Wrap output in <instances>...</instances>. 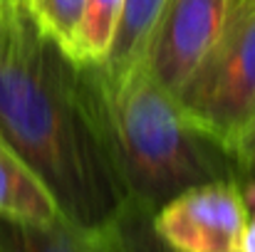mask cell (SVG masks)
Here are the masks:
<instances>
[{
    "label": "cell",
    "instance_id": "6da1fadb",
    "mask_svg": "<svg viewBox=\"0 0 255 252\" xmlns=\"http://www.w3.org/2000/svg\"><path fill=\"white\" fill-rule=\"evenodd\" d=\"M0 136L45 183L65 220L99 230L127 203L94 131L80 65L30 7H0Z\"/></svg>",
    "mask_w": 255,
    "mask_h": 252
},
{
    "label": "cell",
    "instance_id": "7a4b0ae2",
    "mask_svg": "<svg viewBox=\"0 0 255 252\" xmlns=\"http://www.w3.org/2000/svg\"><path fill=\"white\" fill-rule=\"evenodd\" d=\"M87 109L127 200L156 213L166 200L208 180H238L236 161L203 134L146 62L122 72L80 65Z\"/></svg>",
    "mask_w": 255,
    "mask_h": 252
},
{
    "label": "cell",
    "instance_id": "3957f363",
    "mask_svg": "<svg viewBox=\"0 0 255 252\" xmlns=\"http://www.w3.org/2000/svg\"><path fill=\"white\" fill-rule=\"evenodd\" d=\"M176 99L186 116L236 161L255 119V12L226 25Z\"/></svg>",
    "mask_w": 255,
    "mask_h": 252
},
{
    "label": "cell",
    "instance_id": "277c9868",
    "mask_svg": "<svg viewBox=\"0 0 255 252\" xmlns=\"http://www.w3.org/2000/svg\"><path fill=\"white\" fill-rule=\"evenodd\" d=\"M151 223L176 252H241L248 205L238 180H208L166 200Z\"/></svg>",
    "mask_w": 255,
    "mask_h": 252
},
{
    "label": "cell",
    "instance_id": "5b68a950",
    "mask_svg": "<svg viewBox=\"0 0 255 252\" xmlns=\"http://www.w3.org/2000/svg\"><path fill=\"white\" fill-rule=\"evenodd\" d=\"M226 30V0H166L144 62L173 96L208 57Z\"/></svg>",
    "mask_w": 255,
    "mask_h": 252
},
{
    "label": "cell",
    "instance_id": "8992f818",
    "mask_svg": "<svg viewBox=\"0 0 255 252\" xmlns=\"http://www.w3.org/2000/svg\"><path fill=\"white\" fill-rule=\"evenodd\" d=\"M0 252H114L104 230H87L65 218L25 223L0 218Z\"/></svg>",
    "mask_w": 255,
    "mask_h": 252
},
{
    "label": "cell",
    "instance_id": "52a82bcc",
    "mask_svg": "<svg viewBox=\"0 0 255 252\" xmlns=\"http://www.w3.org/2000/svg\"><path fill=\"white\" fill-rule=\"evenodd\" d=\"M0 218L52 223L62 218L45 183L0 136Z\"/></svg>",
    "mask_w": 255,
    "mask_h": 252
},
{
    "label": "cell",
    "instance_id": "ba28073f",
    "mask_svg": "<svg viewBox=\"0 0 255 252\" xmlns=\"http://www.w3.org/2000/svg\"><path fill=\"white\" fill-rule=\"evenodd\" d=\"M164 2L166 0H124L114 40L102 67L112 72H122L134 62L144 60L149 37L164 10Z\"/></svg>",
    "mask_w": 255,
    "mask_h": 252
},
{
    "label": "cell",
    "instance_id": "9c48e42d",
    "mask_svg": "<svg viewBox=\"0 0 255 252\" xmlns=\"http://www.w3.org/2000/svg\"><path fill=\"white\" fill-rule=\"evenodd\" d=\"M124 0H85L82 22L75 37L72 62L102 65L112 47Z\"/></svg>",
    "mask_w": 255,
    "mask_h": 252
},
{
    "label": "cell",
    "instance_id": "30bf717a",
    "mask_svg": "<svg viewBox=\"0 0 255 252\" xmlns=\"http://www.w3.org/2000/svg\"><path fill=\"white\" fill-rule=\"evenodd\" d=\"M151 210L127 200L122 210L102 228L114 252H176L154 230Z\"/></svg>",
    "mask_w": 255,
    "mask_h": 252
},
{
    "label": "cell",
    "instance_id": "8fae6325",
    "mask_svg": "<svg viewBox=\"0 0 255 252\" xmlns=\"http://www.w3.org/2000/svg\"><path fill=\"white\" fill-rule=\"evenodd\" d=\"M30 10L37 25L72 60L75 37L82 22V12H85V0H30Z\"/></svg>",
    "mask_w": 255,
    "mask_h": 252
},
{
    "label": "cell",
    "instance_id": "7c38bea8",
    "mask_svg": "<svg viewBox=\"0 0 255 252\" xmlns=\"http://www.w3.org/2000/svg\"><path fill=\"white\" fill-rule=\"evenodd\" d=\"M236 170H238V183L255 178V119L236 151Z\"/></svg>",
    "mask_w": 255,
    "mask_h": 252
},
{
    "label": "cell",
    "instance_id": "4fadbf2b",
    "mask_svg": "<svg viewBox=\"0 0 255 252\" xmlns=\"http://www.w3.org/2000/svg\"><path fill=\"white\" fill-rule=\"evenodd\" d=\"M255 12V0H226V25L238 22Z\"/></svg>",
    "mask_w": 255,
    "mask_h": 252
},
{
    "label": "cell",
    "instance_id": "5bb4252c",
    "mask_svg": "<svg viewBox=\"0 0 255 252\" xmlns=\"http://www.w3.org/2000/svg\"><path fill=\"white\" fill-rule=\"evenodd\" d=\"M241 252H255V215L248 218L246 233H243V243H241Z\"/></svg>",
    "mask_w": 255,
    "mask_h": 252
},
{
    "label": "cell",
    "instance_id": "9a60e30c",
    "mask_svg": "<svg viewBox=\"0 0 255 252\" xmlns=\"http://www.w3.org/2000/svg\"><path fill=\"white\" fill-rule=\"evenodd\" d=\"M241 193H243V200H246V205L255 210V178L241 180Z\"/></svg>",
    "mask_w": 255,
    "mask_h": 252
},
{
    "label": "cell",
    "instance_id": "2e32d148",
    "mask_svg": "<svg viewBox=\"0 0 255 252\" xmlns=\"http://www.w3.org/2000/svg\"><path fill=\"white\" fill-rule=\"evenodd\" d=\"M0 7H30V0H0Z\"/></svg>",
    "mask_w": 255,
    "mask_h": 252
}]
</instances>
